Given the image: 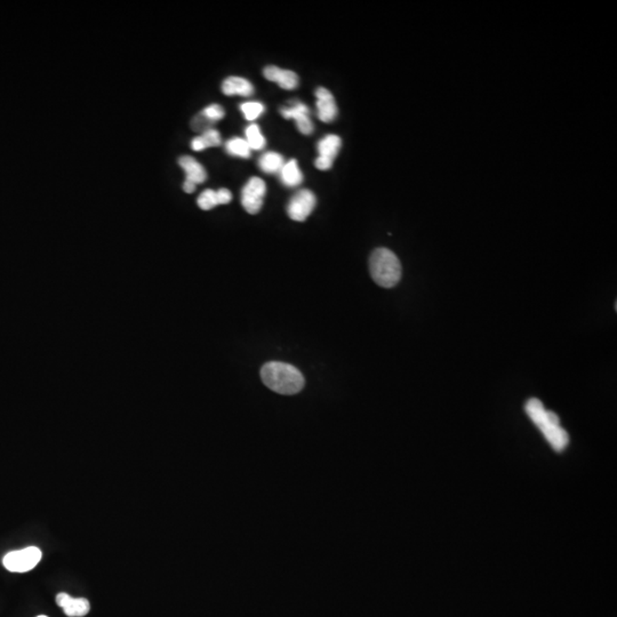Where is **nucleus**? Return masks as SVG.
<instances>
[{"instance_id":"6","label":"nucleus","mask_w":617,"mask_h":617,"mask_svg":"<svg viewBox=\"0 0 617 617\" xmlns=\"http://www.w3.org/2000/svg\"><path fill=\"white\" fill-rule=\"evenodd\" d=\"M317 205L315 193L310 190H299L290 199L287 206V214L290 219L297 222H303L311 214Z\"/></svg>"},{"instance_id":"8","label":"nucleus","mask_w":617,"mask_h":617,"mask_svg":"<svg viewBox=\"0 0 617 617\" xmlns=\"http://www.w3.org/2000/svg\"><path fill=\"white\" fill-rule=\"evenodd\" d=\"M281 116L286 119H294L297 122V129L302 134L310 135L313 131V124L310 119V110L306 104L301 102H295L292 107H286L280 109Z\"/></svg>"},{"instance_id":"24","label":"nucleus","mask_w":617,"mask_h":617,"mask_svg":"<svg viewBox=\"0 0 617 617\" xmlns=\"http://www.w3.org/2000/svg\"><path fill=\"white\" fill-rule=\"evenodd\" d=\"M183 190L187 193H193V191L196 190V184L190 182V181L186 180L183 183Z\"/></svg>"},{"instance_id":"12","label":"nucleus","mask_w":617,"mask_h":617,"mask_svg":"<svg viewBox=\"0 0 617 617\" xmlns=\"http://www.w3.org/2000/svg\"><path fill=\"white\" fill-rule=\"evenodd\" d=\"M178 164L183 169V171H186V175H187L186 180L193 182L196 186L197 184L204 183L206 178H207V173H206L204 166L202 164H199L193 157H181L180 160H178Z\"/></svg>"},{"instance_id":"18","label":"nucleus","mask_w":617,"mask_h":617,"mask_svg":"<svg viewBox=\"0 0 617 617\" xmlns=\"http://www.w3.org/2000/svg\"><path fill=\"white\" fill-rule=\"evenodd\" d=\"M245 134H246V142L251 150H262L266 147V138L263 136L260 127L256 124L248 126Z\"/></svg>"},{"instance_id":"21","label":"nucleus","mask_w":617,"mask_h":617,"mask_svg":"<svg viewBox=\"0 0 617 617\" xmlns=\"http://www.w3.org/2000/svg\"><path fill=\"white\" fill-rule=\"evenodd\" d=\"M202 115L207 118V119L211 120L212 122H216L219 120L222 119L226 116V111H224L223 108L221 107L220 104H211V105H208L207 108H205L204 110L202 111Z\"/></svg>"},{"instance_id":"14","label":"nucleus","mask_w":617,"mask_h":617,"mask_svg":"<svg viewBox=\"0 0 617 617\" xmlns=\"http://www.w3.org/2000/svg\"><path fill=\"white\" fill-rule=\"evenodd\" d=\"M279 173H280L281 183L284 184L285 187L295 188L302 183V171L295 160H290V162L284 164Z\"/></svg>"},{"instance_id":"10","label":"nucleus","mask_w":617,"mask_h":617,"mask_svg":"<svg viewBox=\"0 0 617 617\" xmlns=\"http://www.w3.org/2000/svg\"><path fill=\"white\" fill-rule=\"evenodd\" d=\"M56 604L65 611L69 617H83L89 614L91 606L85 598H72L67 593H58L56 596Z\"/></svg>"},{"instance_id":"1","label":"nucleus","mask_w":617,"mask_h":617,"mask_svg":"<svg viewBox=\"0 0 617 617\" xmlns=\"http://www.w3.org/2000/svg\"><path fill=\"white\" fill-rule=\"evenodd\" d=\"M525 410L529 419L542 431L551 447L556 452L565 450L566 447L569 446V436L565 429L560 427L559 416L556 413L545 410L541 401L536 398H532L526 403Z\"/></svg>"},{"instance_id":"20","label":"nucleus","mask_w":617,"mask_h":617,"mask_svg":"<svg viewBox=\"0 0 617 617\" xmlns=\"http://www.w3.org/2000/svg\"><path fill=\"white\" fill-rule=\"evenodd\" d=\"M197 202H198L199 207L204 209V211H209L212 208L216 207V206H219L216 191L212 189H207L205 190V191H202V195L198 197Z\"/></svg>"},{"instance_id":"4","label":"nucleus","mask_w":617,"mask_h":617,"mask_svg":"<svg viewBox=\"0 0 617 617\" xmlns=\"http://www.w3.org/2000/svg\"><path fill=\"white\" fill-rule=\"evenodd\" d=\"M41 557L43 553L38 547H29L7 553L4 557L3 564L5 569L12 573H27L39 564Z\"/></svg>"},{"instance_id":"3","label":"nucleus","mask_w":617,"mask_h":617,"mask_svg":"<svg viewBox=\"0 0 617 617\" xmlns=\"http://www.w3.org/2000/svg\"><path fill=\"white\" fill-rule=\"evenodd\" d=\"M370 271L373 280L381 287H394L401 278V261L388 248H377L370 255Z\"/></svg>"},{"instance_id":"15","label":"nucleus","mask_w":617,"mask_h":617,"mask_svg":"<svg viewBox=\"0 0 617 617\" xmlns=\"http://www.w3.org/2000/svg\"><path fill=\"white\" fill-rule=\"evenodd\" d=\"M221 142V135L216 129H211L204 131L200 136L193 138L191 141V148L195 151H202L207 148L219 147Z\"/></svg>"},{"instance_id":"5","label":"nucleus","mask_w":617,"mask_h":617,"mask_svg":"<svg viewBox=\"0 0 617 617\" xmlns=\"http://www.w3.org/2000/svg\"><path fill=\"white\" fill-rule=\"evenodd\" d=\"M266 182L260 178H251L242 191V205L245 211L255 215L261 211L266 196Z\"/></svg>"},{"instance_id":"19","label":"nucleus","mask_w":617,"mask_h":617,"mask_svg":"<svg viewBox=\"0 0 617 617\" xmlns=\"http://www.w3.org/2000/svg\"><path fill=\"white\" fill-rule=\"evenodd\" d=\"M264 104L261 102H246L240 105V110L248 122H254L264 112Z\"/></svg>"},{"instance_id":"25","label":"nucleus","mask_w":617,"mask_h":617,"mask_svg":"<svg viewBox=\"0 0 617 617\" xmlns=\"http://www.w3.org/2000/svg\"><path fill=\"white\" fill-rule=\"evenodd\" d=\"M37 617H48V616H46V615H40V616H37Z\"/></svg>"},{"instance_id":"11","label":"nucleus","mask_w":617,"mask_h":617,"mask_svg":"<svg viewBox=\"0 0 617 617\" xmlns=\"http://www.w3.org/2000/svg\"><path fill=\"white\" fill-rule=\"evenodd\" d=\"M263 74L266 79L275 82L280 86L281 89H287V91L295 89L299 86V76L294 71L284 70V69L275 67V65H269V67H264Z\"/></svg>"},{"instance_id":"7","label":"nucleus","mask_w":617,"mask_h":617,"mask_svg":"<svg viewBox=\"0 0 617 617\" xmlns=\"http://www.w3.org/2000/svg\"><path fill=\"white\" fill-rule=\"evenodd\" d=\"M342 145V141L337 135H326L317 144L319 156L315 162V166L320 171H328L333 166L334 160L339 155Z\"/></svg>"},{"instance_id":"2","label":"nucleus","mask_w":617,"mask_h":617,"mask_svg":"<svg viewBox=\"0 0 617 617\" xmlns=\"http://www.w3.org/2000/svg\"><path fill=\"white\" fill-rule=\"evenodd\" d=\"M261 377L264 384L277 394H299L304 388V377L297 367L279 361H271L261 370Z\"/></svg>"},{"instance_id":"17","label":"nucleus","mask_w":617,"mask_h":617,"mask_svg":"<svg viewBox=\"0 0 617 617\" xmlns=\"http://www.w3.org/2000/svg\"><path fill=\"white\" fill-rule=\"evenodd\" d=\"M226 152L231 155V156L240 157V158H245V160L251 157V148H249L245 138H230L229 141H226Z\"/></svg>"},{"instance_id":"23","label":"nucleus","mask_w":617,"mask_h":617,"mask_svg":"<svg viewBox=\"0 0 617 617\" xmlns=\"http://www.w3.org/2000/svg\"><path fill=\"white\" fill-rule=\"evenodd\" d=\"M216 197L217 202H219V205H226V204H229L231 202V199H233V195L230 193L228 189H220L216 191Z\"/></svg>"},{"instance_id":"13","label":"nucleus","mask_w":617,"mask_h":617,"mask_svg":"<svg viewBox=\"0 0 617 617\" xmlns=\"http://www.w3.org/2000/svg\"><path fill=\"white\" fill-rule=\"evenodd\" d=\"M222 92L226 96H251L254 93V86L249 80L245 79L242 77H229L222 83Z\"/></svg>"},{"instance_id":"22","label":"nucleus","mask_w":617,"mask_h":617,"mask_svg":"<svg viewBox=\"0 0 617 617\" xmlns=\"http://www.w3.org/2000/svg\"><path fill=\"white\" fill-rule=\"evenodd\" d=\"M213 125H214V122L207 119L202 112L193 117V119L191 120V129L195 131H199V133H204L208 129H213Z\"/></svg>"},{"instance_id":"9","label":"nucleus","mask_w":617,"mask_h":617,"mask_svg":"<svg viewBox=\"0 0 617 617\" xmlns=\"http://www.w3.org/2000/svg\"><path fill=\"white\" fill-rule=\"evenodd\" d=\"M316 98L319 119L323 122H334L337 117V105L333 94L324 87H318L316 89Z\"/></svg>"},{"instance_id":"16","label":"nucleus","mask_w":617,"mask_h":617,"mask_svg":"<svg viewBox=\"0 0 617 617\" xmlns=\"http://www.w3.org/2000/svg\"><path fill=\"white\" fill-rule=\"evenodd\" d=\"M284 157L280 153L275 152V151H269V152L263 153L259 160V166L261 171L268 174L272 173H279L284 166Z\"/></svg>"}]
</instances>
